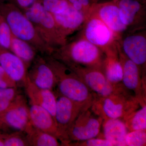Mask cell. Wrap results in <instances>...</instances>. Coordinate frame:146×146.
Segmentation results:
<instances>
[{
	"label": "cell",
	"mask_w": 146,
	"mask_h": 146,
	"mask_svg": "<svg viewBox=\"0 0 146 146\" xmlns=\"http://www.w3.org/2000/svg\"><path fill=\"white\" fill-rule=\"evenodd\" d=\"M44 57L55 76V91L79 105L84 110L90 108L96 95L74 72L63 62L52 56Z\"/></svg>",
	"instance_id": "obj_1"
},
{
	"label": "cell",
	"mask_w": 146,
	"mask_h": 146,
	"mask_svg": "<svg viewBox=\"0 0 146 146\" xmlns=\"http://www.w3.org/2000/svg\"><path fill=\"white\" fill-rule=\"evenodd\" d=\"M0 13L5 19L14 36L28 43L37 53L47 56L54 52L41 38L33 24L13 3H0Z\"/></svg>",
	"instance_id": "obj_2"
},
{
	"label": "cell",
	"mask_w": 146,
	"mask_h": 146,
	"mask_svg": "<svg viewBox=\"0 0 146 146\" xmlns=\"http://www.w3.org/2000/svg\"><path fill=\"white\" fill-rule=\"evenodd\" d=\"M51 56L63 63L102 70L106 55L101 49L83 37L55 50Z\"/></svg>",
	"instance_id": "obj_3"
},
{
	"label": "cell",
	"mask_w": 146,
	"mask_h": 146,
	"mask_svg": "<svg viewBox=\"0 0 146 146\" xmlns=\"http://www.w3.org/2000/svg\"><path fill=\"white\" fill-rule=\"evenodd\" d=\"M140 106L133 94L126 91L107 97L96 96L90 109L103 121L116 119L123 121Z\"/></svg>",
	"instance_id": "obj_4"
},
{
	"label": "cell",
	"mask_w": 146,
	"mask_h": 146,
	"mask_svg": "<svg viewBox=\"0 0 146 146\" xmlns=\"http://www.w3.org/2000/svg\"><path fill=\"white\" fill-rule=\"evenodd\" d=\"M25 11L24 14L31 21L39 36L54 52L67 44V40L57 28L53 15L46 10L42 4L36 1Z\"/></svg>",
	"instance_id": "obj_5"
},
{
	"label": "cell",
	"mask_w": 146,
	"mask_h": 146,
	"mask_svg": "<svg viewBox=\"0 0 146 146\" xmlns=\"http://www.w3.org/2000/svg\"><path fill=\"white\" fill-rule=\"evenodd\" d=\"M64 63L74 72L97 96L107 97L112 94L128 91L123 84L115 85L110 83L101 69L73 63Z\"/></svg>",
	"instance_id": "obj_6"
},
{
	"label": "cell",
	"mask_w": 146,
	"mask_h": 146,
	"mask_svg": "<svg viewBox=\"0 0 146 146\" xmlns=\"http://www.w3.org/2000/svg\"><path fill=\"white\" fill-rule=\"evenodd\" d=\"M119 58L123 68L122 84L139 102L140 106L146 104V78L142 76L140 68L128 58L120 48L117 42Z\"/></svg>",
	"instance_id": "obj_7"
},
{
	"label": "cell",
	"mask_w": 146,
	"mask_h": 146,
	"mask_svg": "<svg viewBox=\"0 0 146 146\" xmlns=\"http://www.w3.org/2000/svg\"><path fill=\"white\" fill-rule=\"evenodd\" d=\"M103 119L91 109L80 112L67 132L68 143L97 138L100 135Z\"/></svg>",
	"instance_id": "obj_8"
},
{
	"label": "cell",
	"mask_w": 146,
	"mask_h": 146,
	"mask_svg": "<svg viewBox=\"0 0 146 146\" xmlns=\"http://www.w3.org/2000/svg\"><path fill=\"white\" fill-rule=\"evenodd\" d=\"M54 91L56 97V107L54 120L62 146L68 143L67 132L68 129L82 110L81 106L59 94Z\"/></svg>",
	"instance_id": "obj_9"
},
{
	"label": "cell",
	"mask_w": 146,
	"mask_h": 146,
	"mask_svg": "<svg viewBox=\"0 0 146 146\" xmlns=\"http://www.w3.org/2000/svg\"><path fill=\"white\" fill-rule=\"evenodd\" d=\"M84 38L106 52L115 46L117 41L114 33L101 21L95 16H89L85 21Z\"/></svg>",
	"instance_id": "obj_10"
},
{
	"label": "cell",
	"mask_w": 146,
	"mask_h": 146,
	"mask_svg": "<svg viewBox=\"0 0 146 146\" xmlns=\"http://www.w3.org/2000/svg\"><path fill=\"white\" fill-rule=\"evenodd\" d=\"M89 16H95L101 20L113 32L117 41L127 29V27L121 21L116 0L103 3H92Z\"/></svg>",
	"instance_id": "obj_11"
},
{
	"label": "cell",
	"mask_w": 146,
	"mask_h": 146,
	"mask_svg": "<svg viewBox=\"0 0 146 146\" xmlns=\"http://www.w3.org/2000/svg\"><path fill=\"white\" fill-rule=\"evenodd\" d=\"M0 120L9 127L25 132L31 122L29 106L24 96L18 94L10 106L0 114Z\"/></svg>",
	"instance_id": "obj_12"
},
{
	"label": "cell",
	"mask_w": 146,
	"mask_h": 146,
	"mask_svg": "<svg viewBox=\"0 0 146 146\" xmlns=\"http://www.w3.org/2000/svg\"><path fill=\"white\" fill-rule=\"evenodd\" d=\"M119 43L123 53L138 65L142 76L146 78L145 34L142 33H132L123 39L122 42H121V44Z\"/></svg>",
	"instance_id": "obj_13"
},
{
	"label": "cell",
	"mask_w": 146,
	"mask_h": 146,
	"mask_svg": "<svg viewBox=\"0 0 146 146\" xmlns=\"http://www.w3.org/2000/svg\"><path fill=\"white\" fill-rule=\"evenodd\" d=\"M28 70L30 81L41 89L54 91L56 80L54 73L44 56L37 55Z\"/></svg>",
	"instance_id": "obj_14"
},
{
	"label": "cell",
	"mask_w": 146,
	"mask_h": 146,
	"mask_svg": "<svg viewBox=\"0 0 146 146\" xmlns=\"http://www.w3.org/2000/svg\"><path fill=\"white\" fill-rule=\"evenodd\" d=\"M0 66L17 83L25 86L28 79V68L20 58L0 46Z\"/></svg>",
	"instance_id": "obj_15"
},
{
	"label": "cell",
	"mask_w": 146,
	"mask_h": 146,
	"mask_svg": "<svg viewBox=\"0 0 146 146\" xmlns=\"http://www.w3.org/2000/svg\"><path fill=\"white\" fill-rule=\"evenodd\" d=\"M53 15L60 34L66 40L67 36L79 29L87 18L83 12L76 10L71 4L63 12Z\"/></svg>",
	"instance_id": "obj_16"
},
{
	"label": "cell",
	"mask_w": 146,
	"mask_h": 146,
	"mask_svg": "<svg viewBox=\"0 0 146 146\" xmlns=\"http://www.w3.org/2000/svg\"><path fill=\"white\" fill-rule=\"evenodd\" d=\"M24 87L30 100V103L44 108L54 120L56 100L54 91L39 88L31 83L28 78Z\"/></svg>",
	"instance_id": "obj_17"
},
{
	"label": "cell",
	"mask_w": 146,
	"mask_h": 146,
	"mask_svg": "<svg viewBox=\"0 0 146 146\" xmlns=\"http://www.w3.org/2000/svg\"><path fill=\"white\" fill-rule=\"evenodd\" d=\"M29 109L31 124L36 128L54 136L59 140L56 124L49 112L41 106L31 103Z\"/></svg>",
	"instance_id": "obj_18"
},
{
	"label": "cell",
	"mask_w": 146,
	"mask_h": 146,
	"mask_svg": "<svg viewBox=\"0 0 146 146\" xmlns=\"http://www.w3.org/2000/svg\"><path fill=\"white\" fill-rule=\"evenodd\" d=\"M122 22L127 27L138 24L145 16L143 6L138 0H116Z\"/></svg>",
	"instance_id": "obj_19"
},
{
	"label": "cell",
	"mask_w": 146,
	"mask_h": 146,
	"mask_svg": "<svg viewBox=\"0 0 146 146\" xmlns=\"http://www.w3.org/2000/svg\"><path fill=\"white\" fill-rule=\"evenodd\" d=\"M105 55L102 71L106 77L113 85L123 84V68L119 58L117 44Z\"/></svg>",
	"instance_id": "obj_20"
},
{
	"label": "cell",
	"mask_w": 146,
	"mask_h": 146,
	"mask_svg": "<svg viewBox=\"0 0 146 146\" xmlns=\"http://www.w3.org/2000/svg\"><path fill=\"white\" fill-rule=\"evenodd\" d=\"M103 138L111 142L113 146H126L125 138L128 131L125 123L120 119L103 121Z\"/></svg>",
	"instance_id": "obj_21"
},
{
	"label": "cell",
	"mask_w": 146,
	"mask_h": 146,
	"mask_svg": "<svg viewBox=\"0 0 146 146\" xmlns=\"http://www.w3.org/2000/svg\"><path fill=\"white\" fill-rule=\"evenodd\" d=\"M25 132L29 146H62L61 142L57 138L36 128L31 123Z\"/></svg>",
	"instance_id": "obj_22"
},
{
	"label": "cell",
	"mask_w": 146,
	"mask_h": 146,
	"mask_svg": "<svg viewBox=\"0 0 146 146\" xmlns=\"http://www.w3.org/2000/svg\"><path fill=\"white\" fill-rule=\"evenodd\" d=\"M9 50L25 62L28 68L37 56V52L28 43L11 33Z\"/></svg>",
	"instance_id": "obj_23"
},
{
	"label": "cell",
	"mask_w": 146,
	"mask_h": 146,
	"mask_svg": "<svg viewBox=\"0 0 146 146\" xmlns=\"http://www.w3.org/2000/svg\"><path fill=\"white\" fill-rule=\"evenodd\" d=\"M141 106L123 120L128 132L146 130V104Z\"/></svg>",
	"instance_id": "obj_24"
},
{
	"label": "cell",
	"mask_w": 146,
	"mask_h": 146,
	"mask_svg": "<svg viewBox=\"0 0 146 146\" xmlns=\"http://www.w3.org/2000/svg\"><path fill=\"white\" fill-rule=\"evenodd\" d=\"M2 139L5 146H29L25 133L21 131L17 130L10 133H5Z\"/></svg>",
	"instance_id": "obj_25"
},
{
	"label": "cell",
	"mask_w": 146,
	"mask_h": 146,
	"mask_svg": "<svg viewBox=\"0 0 146 146\" xmlns=\"http://www.w3.org/2000/svg\"><path fill=\"white\" fill-rule=\"evenodd\" d=\"M126 145L145 146L146 130L133 131L128 132L125 138Z\"/></svg>",
	"instance_id": "obj_26"
},
{
	"label": "cell",
	"mask_w": 146,
	"mask_h": 146,
	"mask_svg": "<svg viewBox=\"0 0 146 146\" xmlns=\"http://www.w3.org/2000/svg\"><path fill=\"white\" fill-rule=\"evenodd\" d=\"M70 5L68 0H43L42 3L45 9L52 14L63 12Z\"/></svg>",
	"instance_id": "obj_27"
},
{
	"label": "cell",
	"mask_w": 146,
	"mask_h": 146,
	"mask_svg": "<svg viewBox=\"0 0 146 146\" xmlns=\"http://www.w3.org/2000/svg\"><path fill=\"white\" fill-rule=\"evenodd\" d=\"M11 34L8 24L0 13V46L9 50Z\"/></svg>",
	"instance_id": "obj_28"
},
{
	"label": "cell",
	"mask_w": 146,
	"mask_h": 146,
	"mask_svg": "<svg viewBox=\"0 0 146 146\" xmlns=\"http://www.w3.org/2000/svg\"><path fill=\"white\" fill-rule=\"evenodd\" d=\"M68 146H112L113 144L104 138H94L79 142H70Z\"/></svg>",
	"instance_id": "obj_29"
},
{
	"label": "cell",
	"mask_w": 146,
	"mask_h": 146,
	"mask_svg": "<svg viewBox=\"0 0 146 146\" xmlns=\"http://www.w3.org/2000/svg\"><path fill=\"white\" fill-rule=\"evenodd\" d=\"M17 83L0 66V88L17 87Z\"/></svg>",
	"instance_id": "obj_30"
},
{
	"label": "cell",
	"mask_w": 146,
	"mask_h": 146,
	"mask_svg": "<svg viewBox=\"0 0 146 146\" xmlns=\"http://www.w3.org/2000/svg\"><path fill=\"white\" fill-rule=\"evenodd\" d=\"M19 94L17 87L0 88V100H13Z\"/></svg>",
	"instance_id": "obj_31"
},
{
	"label": "cell",
	"mask_w": 146,
	"mask_h": 146,
	"mask_svg": "<svg viewBox=\"0 0 146 146\" xmlns=\"http://www.w3.org/2000/svg\"><path fill=\"white\" fill-rule=\"evenodd\" d=\"M15 1L18 6L25 9L32 5L36 0H15Z\"/></svg>",
	"instance_id": "obj_32"
},
{
	"label": "cell",
	"mask_w": 146,
	"mask_h": 146,
	"mask_svg": "<svg viewBox=\"0 0 146 146\" xmlns=\"http://www.w3.org/2000/svg\"><path fill=\"white\" fill-rule=\"evenodd\" d=\"M68 2L70 3L71 5L72 4L76 2H79L81 3L83 5L84 7L85 8L86 12L89 14V9L91 7L92 4L90 3V1L89 0H68Z\"/></svg>",
	"instance_id": "obj_33"
},
{
	"label": "cell",
	"mask_w": 146,
	"mask_h": 146,
	"mask_svg": "<svg viewBox=\"0 0 146 146\" xmlns=\"http://www.w3.org/2000/svg\"><path fill=\"white\" fill-rule=\"evenodd\" d=\"M13 101L8 100H0V114L5 111L10 106Z\"/></svg>",
	"instance_id": "obj_34"
},
{
	"label": "cell",
	"mask_w": 146,
	"mask_h": 146,
	"mask_svg": "<svg viewBox=\"0 0 146 146\" xmlns=\"http://www.w3.org/2000/svg\"><path fill=\"white\" fill-rule=\"evenodd\" d=\"M8 127L5 125L0 120V130L3 131H6L9 128Z\"/></svg>",
	"instance_id": "obj_35"
},
{
	"label": "cell",
	"mask_w": 146,
	"mask_h": 146,
	"mask_svg": "<svg viewBox=\"0 0 146 146\" xmlns=\"http://www.w3.org/2000/svg\"><path fill=\"white\" fill-rule=\"evenodd\" d=\"M5 132H4L3 131L0 130V138H3Z\"/></svg>",
	"instance_id": "obj_36"
},
{
	"label": "cell",
	"mask_w": 146,
	"mask_h": 146,
	"mask_svg": "<svg viewBox=\"0 0 146 146\" xmlns=\"http://www.w3.org/2000/svg\"><path fill=\"white\" fill-rule=\"evenodd\" d=\"M0 146H5L4 142L2 138H0Z\"/></svg>",
	"instance_id": "obj_37"
},
{
	"label": "cell",
	"mask_w": 146,
	"mask_h": 146,
	"mask_svg": "<svg viewBox=\"0 0 146 146\" xmlns=\"http://www.w3.org/2000/svg\"><path fill=\"white\" fill-rule=\"evenodd\" d=\"M94 1L96 2V1H98V0H94Z\"/></svg>",
	"instance_id": "obj_38"
}]
</instances>
